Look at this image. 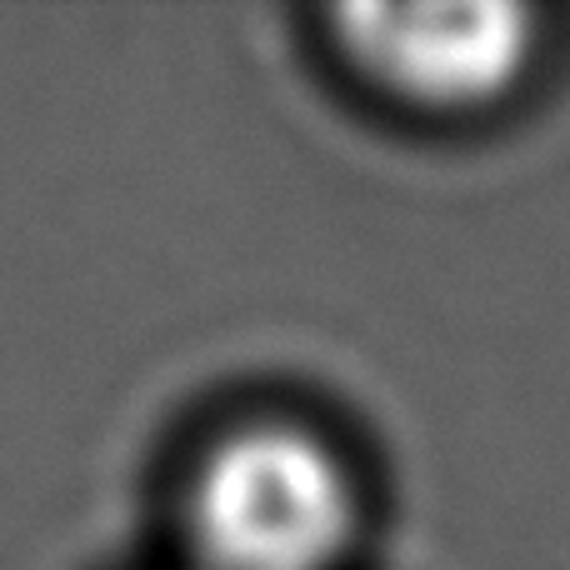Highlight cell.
<instances>
[{
  "label": "cell",
  "instance_id": "obj_2",
  "mask_svg": "<svg viewBox=\"0 0 570 570\" xmlns=\"http://www.w3.org/2000/svg\"><path fill=\"white\" fill-rule=\"evenodd\" d=\"M335 40L371 86L421 110H481L521 86L535 16L511 0H351Z\"/></svg>",
  "mask_w": 570,
  "mask_h": 570
},
{
  "label": "cell",
  "instance_id": "obj_1",
  "mask_svg": "<svg viewBox=\"0 0 570 570\" xmlns=\"http://www.w3.org/2000/svg\"><path fill=\"white\" fill-rule=\"evenodd\" d=\"M351 535V475L295 425L226 435L190 485V541L206 570H331Z\"/></svg>",
  "mask_w": 570,
  "mask_h": 570
}]
</instances>
